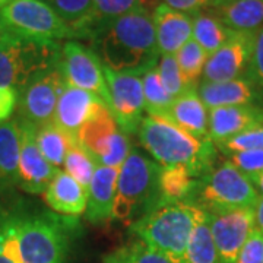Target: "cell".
Wrapping results in <instances>:
<instances>
[{
	"label": "cell",
	"instance_id": "f1b7e54d",
	"mask_svg": "<svg viewBox=\"0 0 263 263\" xmlns=\"http://www.w3.org/2000/svg\"><path fill=\"white\" fill-rule=\"evenodd\" d=\"M192 19H193V40L206 51L208 56L216 51L234 32L227 28L215 13L199 12L193 15Z\"/></svg>",
	"mask_w": 263,
	"mask_h": 263
},
{
	"label": "cell",
	"instance_id": "5bb4252c",
	"mask_svg": "<svg viewBox=\"0 0 263 263\" xmlns=\"http://www.w3.org/2000/svg\"><path fill=\"white\" fill-rule=\"evenodd\" d=\"M254 34L234 31L221 47L208 56L200 82H226L243 76L252 56Z\"/></svg>",
	"mask_w": 263,
	"mask_h": 263
},
{
	"label": "cell",
	"instance_id": "ab89813d",
	"mask_svg": "<svg viewBox=\"0 0 263 263\" xmlns=\"http://www.w3.org/2000/svg\"><path fill=\"white\" fill-rule=\"evenodd\" d=\"M19 91L15 88H0V123L12 119L19 103Z\"/></svg>",
	"mask_w": 263,
	"mask_h": 263
},
{
	"label": "cell",
	"instance_id": "ffe728a7",
	"mask_svg": "<svg viewBox=\"0 0 263 263\" xmlns=\"http://www.w3.org/2000/svg\"><path fill=\"white\" fill-rule=\"evenodd\" d=\"M196 89L208 110L233 105H254L260 100L256 86L246 76L226 82H200Z\"/></svg>",
	"mask_w": 263,
	"mask_h": 263
},
{
	"label": "cell",
	"instance_id": "cb8c5ba5",
	"mask_svg": "<svg viewBox=\"0 0 263 263\" xmlns=\"http://www.w3.org/2000/svg\"><path fill=\"white\" fill-rule=\"evenodd\" d=\"M35 142L41 155L47 160L50 165L62 170L65 158L72 145L78 143L76 138L65 129H62L56 122H48L35 126Z\"/></svg>",
	"mask_w": 263,
	"mask_h": 263
},
{
	"label": "cell",
	"instance_id": "d6a6232c",
	"mask_svg": "<svg viewBox=\"0 0 263 263\" xmlns=\"http://www.w3.org/2000/svg\"><path fill=\"white\" fill-rule=\"evenodd\" d=\"M103 263H171L162 254L152 250L151 247L135 240L129 245L113 250L103 259Z\"/></svg>",
	"mask_w": 263,
	"mask_h": 263
},
{
	"label": "cell",
	"instance_id": "74e56055",
	"mask_svg": "<svg viewBox=\"0 0 263 263\" xmlns=\"http://www.w3.org/2000/svg\"><path fill=\"white\" fill-rule=\"evenodd\" d=\"M245 76L256 86L260 100H263V27L254 34L252 56Z\"/></svg>",
	"mask_w": 263,
	"mask_h": 263
},
{
	"label": "cell",
	"instance_id": "f35d334b",
	"mask_svg": "<svg viewBox=\"0 0 263 263\" xmlns=\"http://www.w3.org/2000/svg\"><path fill=\"white\" fill-rule=\"evenodd\" d=\"M235 263H263V234L254 228L240 250Z\"/></svg>",
	"mask_w": 263,
	"mask_h": 263
},
{
	"label": "cell",
	"instance_id": "7dc6e473",
	"mask_svg": "<svg viewBox=\"0 0 263 263\" xmlns=\"http://www.w3.org/2000/svg\"><path fill=\"white\" fill-rule=\"evenodd\" d=\"M10 2H12V0H0V9H2V8H5L6 5H9Z\"/></svg>",
	"mask_w": 263,
	"mask_h": 263
},
{
	"label": "cell",
	"instance_id": "4fadbf2b",
	"mask_svg": "<svg viewBox=\"0 0 263 263\" xmlns=\"http://www.w3.org/2000/svg\"><path fill=\"white\" fill-rule=\"evenodd\" d=\"M208 215L219 263H235L240 250L254 230L253 208H240Z\"/></svg>",
	"mask_w": 263,
	"mask_h": 263
},
{
	"label": "cell",
	"instance_id": "f6af8a7d",
	"mask_svg": "<svg viewBox=\"0 0 263 263\" xmlns=\"http://www.w3.org/2000/svg\"><path fill=\"white\" fill-rule=\"evenodd\" d=\"M0 263H16V262H15L13 259H10L9 256H6V254L0 250Z\"/></svg>",
	"mask_w": 263,
	"mask_h": 263
},
{
	"label": "cell",
	"instance_id": "44dd1931",
	"mask_svg": "<svg viewBox=\"0 0 263 263\" xmlns=\"http://www.w3.org/2000/svg\"><path fill=\"white\" fill-rule=\"evenodd\" d=\"M167 116L171 122L189 135L197 139H211L209 110L197 95L196 88L189 89L184 94L174 98Z\"/></svg>",
	"mask_w": 263,
	"mask_h": 263
},
{
	"label": "cell",
	"instance_id": "9a60e30c",
	"mask_svg": "<svg viewBox=\"0 0 263 263\" xmlns=\"http://www.w3.org/2000/svg\"><path fill=\"white\" fill-rule=\"evenodd\" d=\"M21 122V157L18 167V184L32 195L44 193L59 170L50 165L41 155L35 142V126L19 119Z\"/></svg>",
	"mask_w": 263,
	"mask_h": 263
},
{
	"label": "cell",
	"instance_id": "ac0fdd59",
	"mask_svg": "<svg viewBox=\"0 0 263 263\" xmlns=\"http://www.w3.org/2000/svg\"><path fill=\"white\" fill-rule=\"evenodd\" d=\"M262 124L263 107L257 105H233L209 110V138L215 145Z\"/></svg>",
	"mask_w": 263,
	"mask_h": 263
},
{
	"label": "cell",
	"instance_id": "bcb514c9",
	"mask_svg": "<svg viewBox=\"0 0 263 263\" xmlns=\"http://www.w3.org/2000/svg\"><path fill=\"white\" fill-rule=\"evenodd\" d=\"M230 2V0H209V6L212 8H218V6H222L224 3Z\"/></svg>",
	"mask_w": 263,
	"mask_h": 263
},
{
	"label": "cell",
	"instance_id": "83f0119b",
	"mask_svg": "<svg viewBox=\"0 0 263 263\" xmlns=\"http://www.w3.org/2000/svg\"><path fill=\"white\" fill-rule=\"evenodd\" d=\"M184 263H219L215 243L211 234L209 215L200 209L193 233L189 240Z\"/></svg>",
	"mask_w": 263,
	"mask_h": 263
},
{
	"label": "cell",
	"instance_id": "603a6c76",
	"mask_svg": "<svg viewBox=\"0 0 263 263\" xmlns=\"http://www.w3.org/2000/svg\"><path fill=\"white\" fill-rule=\"evenodd\" d=\"M215 9L219 21L235 32L254 34L263 27V0H230Z\"/></svg>",
	"mask_w": 263,
	"mask_h": 263
},
{
	"label": "cell",
	"instance_id": "1f68e13d",
	"mask_svg": "<svg viewBox=\"0 0 263 263\" xmlns=\"http://www.w3.org/2000/svg\"><path fill=\"white\" fill-rule=\"evenodd\" d=\"M97 165L98 164L94 160V157L88 151L84 149L79 143H75L72 145V148L66 155L63 171L67 173L70 177H73L78 183H81L85 189H88Z\"/></svg>",
	"mask_w": 263,
	"mask_h": 263
},
{
	"label": "cell",
	"instance_id": "7402d4cb",
	"mask_svg": "<svg viewBox=\"0 0 263 263\" xmlns=\"http://www.w3.org/2000/svg\"><path fill=\"white\" fill-rule=\"evenodd\" d=\"M43 196L53 211L66 216H79L85 214L88 190L63 170H59Z\"/></svg>",
	"mask_w": 263,
	"mask_h": 263
},
{
	"label": "cell",
	"instance_id": "ee69618b",
	"mask_svg": "<svg viewBox=\"0 0 263 263\" xmlns=\"http://www.w3.org/2000/svg\"><path fill=\"white\" fill-rule=\"evenodd\" d=\"M254 187L257 190V193L263 196V173L256 179V181H254Z\"/></svg>",
	"mask_w": 263,
	"mask_h": 263
},
{
	"label": "cell",
	"instance_id": "d590c367",
	"mask_svg": "<svg viewBox=\"0 0 263 263\" xmlns=\"http://www.w3.org/2000/svg\"><path fill=\"white\" fill-rule=\"evenodd\" d=\"M216 146L226 154L263 149V124L241 132L227 141L219 142V143H216Z\"/></svg>",
	"mask_w": 263,
	"mask_h": 263
},
{
	"label": "cell",
	"instance_id": "8fae6325",
	"mask_svg": "<svg viewBox=\"0 0 263 263\" xmlns=\"http://www.w3.org/2000/svg\"><path fill=\"white\" fill-rule=\"evenodd\" d=\"M66 85L67 81L60 63L38 76L19 95L21 119L34 126L51 122Z\"/></svg>",
	"mask_w": 263,
	"mask_h": 263
},
{
	"label": "cell",
	"instance_id": "4316f807",
	"mask_svg": "<svg viewBox=\"0 0 263 263\" xmlns=\"http://www.w3.org/2000/svg\"><path fill=\"white\" fill-rule=\"evenodd\" d=\"M73 29L76 37L92 34L95 29L92 0H44Z\"/></svg>",
	"mask_w": 263,
	"mask_h": 263
},
{
	"label": "cell",
	"instance_id": "6da1fadb",
	"mask_svg": "<svg viewBox=\"0 0 263 263\" xmlns=\"http://www.w3.org/2000/svg\"><path fill=\"white\" fill-rule=\"evenodd\" d=\"M91 37V50L104 67L117 73L142 76L160 60L149 10H133L105 22L95 29Z\"/></svg>",
	"mask_w": 263,
	"mask_h": 263
},
{
	"label": "cell",
	"instance_id": "30bf717a",
	"mask_svg": "<svg viewBox=\"0 0 263 263\" xmlns=\"http://www.w3.org/2000/svg\"><path fill=\"white\" fill-rule=\"evenodd\" d=\"M104 76L110 95L108 108L126 135L138 133L145 117V100L142 78L130 73H117L104 67Z\"/></svg>",
	"mask_w": 263,
	"mask_h": 263
},
{
	"label": "cell",
	"instance_id": "ba28073f",
	"mask_svg": "<svg viewBox=\"0 0 263 263\" xmlns=\"http://www.w3.org/2000/svg\"><path fill=\"white\" fill-rule=\"evenodd\" d=\"M12 34L21 37L60 41L76 37L73 29L44 0H12L0 9Z\"/></svg>",
	"mask_w": 263,
	"mask_h": 263
},
{
	"label": "cell",
	"instance_id": "f546056e",
	"mask_svg": "<svg viewBox=\"0 0 263 263\" xmlns=\"http://www.w3.org/2000/svg\"><path fill=\"white\" fill-rule=\"evenodd\" d=\"M176 62L189 89H195L200 84L208 53L192 38L174 54Z\"/></svg>",
	"mask_w": 263,
	"mask_h": 263
},
{
	"label": "cell",
	"instance_id": "4dcf8cb0",
	"mask_svg": "<svg viewBox=\"0 0 263 263\" xmlns=\"http://www.w3.org/2000/svg\"><path fill=\"white\" fill-rule=\"evenodd\" d=\"M142 78L145 111L148 116H167L174 98L167 92L161 82L157 66L145 72Z\"/></svg>",
	"mask_w": 263,
	"mask_h": 263
},
{
	"label": "cell",
	"instance_id": "d6986e66",
	"mask_svg": "<svg viewBox=\"0 0 263 263\" xmlns=\"http://www.w3.org/2000/svg\"><path fill=\"white\" fill-rule=\"evenodd\" d=\"M120 168L97 165L94 176L88 186V199L85 218L92 222L100 224L113 218V206L117 193V180Z\"/></svg>",
	"mask_w": 263,
	"mask_h": 263
},
{
	"label": "cell",
	"instance_id": "9c48e42d",
	"mask_svg": "<svg viewBox=\"0 0 263 263\" xmlns=\"http://www.w3.org/2000/svg\"><path fill=\"white\" fill-rule=\"evenodd\" d=\"M78 143L105 167L120 168L130 154L129 136L119 127L110 108L104 104L76 135Z\"/></svg>",
	"mask_w": 263,
	"mask_h": 263
},
{
	"label": "cell",
	"instance_id": "5b68a950",
	"mask_svg": "<svg viewBox=\"0 0 263 263\" xmlns=\"http://www.w3.org/2000/svg\"><path fill=\"white\" fill-rule=\"evenodd\" d=\"M62 46L56 41L10 34L0 43V88L19 94L38 76L60 63Z\"/></svg>",
	"mask_w": 263,
	"mask_h": 263
},
{
	"label": "cell",
	"instance_id": "e0dca14e",
	"mask_svg": "<svg viewBox=\"0 0 263 263\" xmlns=\"http://www.w3.org/2000/svg\"><path fill=\"white\" fill-rule=\"evenodd\" d=\"M101 105H104V101L95 94L67 84L59 98L53 122L76 138L79 129Z\"/></svg>",
	"mask_w": 263,
	"mask_h": 263
},
{
	"label": "cell",
	"instance_id": "7a4b0ae2",
	"mask_svg": "<svg viewBox=\"0 0 263 263\" xmlns=\"http://www.w3.org/2000/svg\"><path fill=\"white\" fill-rule=\"evenodd\" d=\"M139 142L160 167L184 165L197 177L212 168L215 143L181 130L168 116H145L138 129Z\"/></svg>",
	"mask_w": 263,
	"mask_h": 263
},
{
	"label": "cell",
	"instance_id": "277c9868",
	"mask_svg": "<svg viewBox=\"0 0 263 263\" xmlns=\"http://www.w3.org/2000/svg\"><path fill=\"white\" fill-rule=\"evenodd\" d=\"M160 171L155 161L130 149L119 173L113 219L133 224L160 203Z\"/></svg>",
	"mask_w": 263,
	"mask_h": 263
},
{
	"label": "cell",
	"instance_id": "3957f363",
	"mask_svg": "<svg viewBox=\"0 0 263 263\" xmlns=\"http://www.w3.org/2000/svg\"><path fill=\"white\" fill-rule=\"evenodd\" d=\"M199 212L200 208L186 200L160 202L135 221L130 231L138 240L171 263H184L189 240Z\"/></svg>",
	"mask_w": 263,
	"mask_h": 263
},
{
	"label": "cell",
	"instance_id": "7bdbcfd3",
	"mask_svg": "<svg viewBox=\"0 0 263 263\" xmlns=\"http://www.w3.org/2000/svg\"><path fill=\"white\" fill-rule=\"evenodd\" d=\"M12 34L9 31V28L6 27V24H5V21L2 18V15H0V43L5 40V38H8Z\"/></svg>",
	"mask_w": 263,
	"mask_h": 263
},
{
	"label": "cell",
	"instance_id": "d4e9b609",
	"mask_svg": "<svg viewBox=\"0 0 263 263\" xmlns=\"http://www.w3.org/2000/svg\"><path fill=\"white\" fill-rule=\"evenodd\" d=\"M21 157V122L9 119L0 123V181L18 183Z\"/></svg>",
	"mask_w": 263,
	"mask_h": 263
},
{
	"label": "cell",
	"instance_id": "7c38bea8",
	"mask_svg": "<svg viewBox=\"0 0 263 263\" xmlns=\"http://www.w3.org/2000/svg\"><path fill=\"white\" fill-rule=\"evenodd\" d=\"M60 66L67 84L95 94L108 107L110 95L104 76V66L91 48L78 41H67L62 46Z\"/></svg>",
	"mask_w": 263,
	"mask_h": 263
},
{
	"label": "cell",
	"instance_id": "836d02e7",
	"mask_svg": "<svg viewBox=\"0 0 263 263\" xmlns=\"http://www.w3.org/2000/svg\"><path fill=\"white\" fill-rule=\"evenodd\" d=\"M92 2H94L95 29L105 22H110L126 13H130L133 10L146 9L143 0H92Z\"/></svg>",
	"mask_w": 263,
	"mask_h": 263
},
{
	"label": "cell",
	"instance_id": "52a82bcc",
	"mask_svg": "<svg viewBox=\"0 0 263 263\" xmlns=\"http://www.w3.org/2000/svg\"><path fill=\"white\" fill-rule=\"evenodd\" d=\"M24 263H63L66 240L62 226L47 216L9 219Z\"/></svg>",
	"mask_w": 263,
	"mask_h": 263
},
{
	"label": "cell",
	"instance_id": "484cf974",
	"mask_svg": "<svg viewBox=\"0 0 263 263\" xmlns=\"http://www.w3.org/2000/svg\"><path fill=\"white\" fill-rule=\"evenodd\" d=\"M200 177L184 165L161 167L158 187L161 202H181L192 196Z\"/></svg>",
	"mask_w": 263,
	"mask_h": 263
},
{
	"label": "cell",
	"instance_id": "2e32d148",
	"mask_svg": "<svg viewBox=\"0 0 263 263\" xmlns=\"http://www.w3.org/2000/svg\"><path fill=\"white\" fill-rule=\"evenodd\" d=\"M152 22L160 56H174L193 38L192 16L171 9L164 3L154 9Z\"/></svg>",
	"mask_w": 263,
	"mask_h": 263
},
{
	"label": "cell",
	"instance_id": "b9f144b4",
	"mask_svg": "<svg viewBox=\"0 0 263 263\" xmlns=\"http://www.w3.org/2000/svg\"><path fill=\"white\" fill-rule=\"evenodd\" d=\"M254 211V228L263 234V196L259 195V199L253 206Z\"/></svg>",
	"mask_w": 263,
	"mask_h": 263
},
{
	"label": "cell",
	"instance_id": "e575fe53",
	"mask_svg": "<svg viewBox=\"0 0 263 263\" xmlns=\"http://www.w3.org/2000/svg\"><path fill=\"white\" fill-rule=\"evenodd\" d=\"M157 69L160 73L161 82L173 98H177L181 94L189 91V88L183 81V76L180 73L179 66L174 56H160L157 63Z\"/></svg>",
	"mask_w": 263,
	"mask_h": 263
},
{
	"label": "cell",
	"instance_id": "8992f818",
	"mask_svg": "<svg viewBox=\"0 0 263 263\" xmlns=\"http://www.w3.org/2000/svg\"><path fill=\"white\" fill-rule=\"evenodd\" d=\"M193 195L197 200L193 205L208 214L253 208L259 199L253 183L230 161H224L221 165L205 173L197 181Z\"/></svg>",
	"mask_w": 263,
	"mask_h": 263
},
{
	"label": "cell",
	"instance_id": "8d00e7d4",
	"mask_svg": "<svg viewBox=\"0 0 263 263\" xmlns=\"http://www.w3.org/2000/svg\"><path fill=\"white\" fill-rule=\"evenodd\" d=\"M230 162L240 173H243L247 179L254 184L256 179L263 173V149L243 151L228 154Z\"/></svg>",
	"mask_w": 263,
	"mask_h": 263
},
{
	"label": "cell",
	"instance_id": "60d3db41",
	"mask_svg": "<svg viewBox=\"0 0 263 263\" xmlns=\"http://www.w3.org/2000/svg\"><path fill=\"white\" fill-rule=\"evenodd\" d=\"M162 3L171 9L190 16L202 12L205 6H209V0H162Z\"/></svg>",
	"mask_w": 263,
	"mask_h": 263
}]
</instances>
